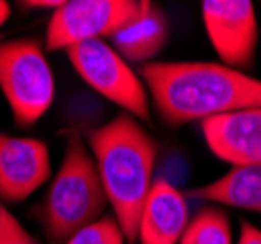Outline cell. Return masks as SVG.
<instances>
[{
	"instance_id": "cell-8",
	"label": "cell",
	"mask_w": 261,
	"mask_h": 244,
	"mask_svg": "<svg viewBox=\"0 0 261 244\" xmlns=\"http://www.w3.org/2000/svg\"><path fill=\"white\" fill-rule=\"evenodd\" d=\"M51 155L43 141L0 131V201L20 203L51 180Z\"/></svg>"
},
{
	"instance_id": "cell-19",
	"label": "cell",
	"mask_w": 261,
	"mask_h": 244,
	"mask_svg": "<svg viewBox=\"0 0 261 244\" xmlns=\"http://www.w3.org/2000/svg\"><path fill=\"white\" fill-rule=\"evenodd\" d=\"M10 217V211L4 207V203L0 201V229H2V225H4V221Z\"/></svg>"
},
{
	"instance_id": "cell-2",
	"label": "cell",
	"mask_w": 261,
	"mask_h": 244,
	"mask_svg": "<svg viewBox=\"0 0 261 244\" xmlns=\"http://www.w3.org/2000/svg\"><path fill=\"white\" fill-rule=\"evenodd\" d=\"M88 149L113 217L127 242L137 244L139 219L154 184L158 144L135 117L121 113L90 133Z\"/></svg>"
},
{
	"instance_id": "cell-17",
	"label": "cell",
	"mask_w": 261,
	"mask_h": 244,
	"mask_svg": "<svg viewBox=\"0 0 261 244\" xmlns=\"http://www.w3.org/2000/svg\"><path fill=\"white\" fill-rule=\"evenodd\" d=\"M63 4V0H25L20 2V6H28V8H53L57 10Z\"/></svg>"
},
{
	"instance_id": "cell-9",
	"label": "cell",
	"mask_w": 261,
	"mask_h": 244,
	"mask_svg": "<svg viewBox=\"0 0 261 244\" xmlns=\"http://www.w3.org/2000/svg\"><path fill=\"white\" fill-rule=\"evenodd\" d=\"M201 131L208 151L230 166L261 164V108L207 119Z\"/></svg>"
},
{
	"instance_id": "cell-3",
	"label": "cell",
	"mask_w": 261,
	"mask_h": 244,
	"mask_svg": "<svg viewBox=\"0 0 261 244\" xmlns=\"http://www.w3.org/2000/svg\"><path fill=\"white\" fill-rule=\"evenodd\" d=\"M108 205L94 156L84 141L72 133L66 139L61 166L37 207L45 236L53 244H63L76 231L103 217Z\"/></svg>"
},
{
	"instance_id": "cell-11",
	"label": "cell",
	"mask_w": 261,
	"mask_h": 244,
	"mask_svg": "<svg viewBox=\"0 0 261 244\" xmlns=\"http://www.w3.org/2000/svg\"><path fill=\"white\" fill-rule=\"evenodd\" d=\"M191 196L213 205L261 213V164L232 166L211 184L193 189Z\"/></svg>"
},
{
	"instance_id": "cell-7",
	"label": "cell",
	"mask_w": 261,
	"mask_h": 244,
	"mask_svg": "<svg viewBox=\"0 0 261 244\" xmlns=\"http://www.w3.org/2000/svg\"><path fill=\"white\" fill-rule=\"evenodd\" d=\"M201 16L220 63L242 72L250 68L257 51V16L250 0H205Z\"/></svg>"
},
{
	"instance_id": "cell-18",
	"label": "cell",
	"mask_w": 261,
	"mask_h": 244,
	"mask_svg": "<svg viewBox=\"0 0 261 244\" xmlns=\"http://www.w3.org/2000/svg\"><path fill=\"white\" fill-rule=\"evenodd\" d=\"M8 18H10V4L0 0V28L8 22Z\"/></svg>"
},
{
	"instance_id": "cell-15",
	"label": "cell",
	"mask_w": 261,
	"mask_h": 244,
	"mask_svg": "<svg viewBox=\"0 0 261 244\" xmlns=\"http://www.w3.org/2000/svg\"><path fill=\"white\" fill-rule=\"evenodd\" d=\"M0 244H39V242L23 229L22 223L10 213V217L4 221L2 229H0Z\"/></svg>"
},
{
	"instance_id": "cell-6",
	"label": "cell",
	"mask_w": 261,
	"mask_h": 244,
	"mask_svg": "<svg viewBox=\"0 0 261 244\" xmlns=\"http://www.w3.org/2000/svg\"><path fill=\"white\" fill-rule=\"evenodd\" d=\"M146 8L139 0H63L45 30L47 51H68L94 39L115 37Z\"/></svg>"
},
{
	"instance_id": "cell-12",
	"label": "cell",
	"mask_w": 261,
	"mask_h": 244,
	"mask_svg": "<svg viewBox=\"0 0 261 244\" xmlns=\"http://www.w3.org/2000/svg\"><path fill=\"white\" fill-rule=\"evenodd\" d=\"M170 35L168 18L152 2H146V8L141 16L123 28L113 37V49L127 63H152V59L164 47Z\"/></svg>"
},
{
	"instance_id": "cell-5",
	"label": "cell",
	"mask_w": 261,
	"mask_h": 244,
	"mask_svg": "<svg viewBox=\"0 0 261 244\" xmlns=\"http://www.w3.org/2000/svg\"><path fill=\"white\" fill-rule=\"evenodd\" d=\"M76 75L94 92L137 121L150 119V98L139 72L106 41L94 39L65 51Z\"/></svg>"
},
{
	"instance_id": "cell-4",
	"label": "cell",
	"mask_w": 261,
	"mask_h": 244,
	"mask_svg": "<svg viewBox=\"0 0 261 244\" xmlns=\"http://www.w3.org/2000/svg\"><path fill=\"white\" fill-rule=\"evenodd\" d=\"M35 37L0 39V92L18 127H33L53 106L55 75Z\"/></svg>"
},
{
	"instance_id": "cell-10",
	"label": "cell",
	"mask_w": 261,
	"mask_h": 244,
	"mask_svg": "<svg viewBox=\"0 0 261 244\" xmlns=\"http://www.w3.org/2000/svg\"><path fill=\"white\" fill-rule=\"evenodd\" d=\"M187 225L189 205L185 196L168 180H154L139 219L137 242L179 244Z\"/></svg>"
},
{
	"instance_id": "cell-16",
	"label": "cell",
	"mask_w": 261,
	"mask_h": 244,
	"mask_svg": "<svg viewBox=\"0 0 261 244\" xmlns=\"http://www.w3.org/2000/svg\"><path fill=\"white\" fill-rule=\"evenodd\" d=\"M238 244H261V229L248 221H242Z\"/></svg>"
},
{
	"instance_id": "cell-13",
	"label": "cell",
	"mask_w": 261,
	"mask_h": 244,
	"mask_svg": "<svg viewBox=\"0 0 261 244\" xmlns=\"http://www.w3.org/2000/svg\"><path fill=\"white\" fill-rule=\"evenodd\" d=\"M179 244H232L228 215L218 207H205L185 229Z\"/></svg>"
},
{
	"instance_id": "cell-14",
	"label": "cell",
	"mask_w": 261,
	"mask_h": 244,
	"mask_svg": "<svg viewBox=\"0 0 261 244\" xmlns=\"http://www.w3.org/2000/svg\"><path fill=\"white\" fill-rule=\"evenodd\" d=\"M127 236L113 215H103L98 221L90 223L72 236H68L63 244H125Z\"/></svg>"
},
{
	"instance_id": "cell-1",
	"label": "cell",
	"mask_w": 261,
	"mask_h": 244,
	"mask_svg": "<svg viewBox=\"0 0 261 244\" xmlns=\"http://www.w3.org/2000/svg\"><path fill=\"white\" fill-rule=\"evenodd\" d=\"M150 104L164 123L179 127L261 108V80L222 63L152 61L141 67Z\"/></svg>"
}]
</instances>
